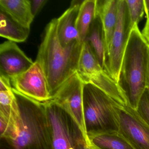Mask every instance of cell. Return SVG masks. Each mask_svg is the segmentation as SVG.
Instances as JSON below:
<instances>
[{
    "mask_svg": "<svg viewBox=\"0 0 149 149\" xmlns=\"http://www.w3.org/2000/svg\"><path fill=\"white\" fill-rule=\"evenodd\" d=\"M19 116L13 128L0 138V149H54L45 103L13 88Z\"/></svg>",
    "mask_w": 149,
    "mask_h": 149,
    "instance_id": "cell-1",
    "label": "cell"
},
{
    "mask_svg": "<svg viewBox=\"0 0 149 149\" xmlns=\"http://www.w3.org/2000/svg\"><path fill=\"white\" fill-rule=\"evenodd\" d=\"M57 19L47 25L36 61L42 68L51 97L77 73L83 42L77 41L66 47L61 46L57 34Z\"/></svg>",
    "mask_w": 149,
    "mask_h": 149,
    "instance_id": "cell-2",
    "label": "cell"
},
{
    "mask_svg": "<svg viewBox=\"0 0 149 149\" xmlns=\"http://www.w3.org/2000/svg\"><path fill=\"white\" fill-rule=\"evenodd\" d=\"M149 53V44L138 25H135L124 54L118 83L127 99L128 105L135 110L146 88Z\"/></svg>",
    "mask_w": 149,
    "mask_h": 149,
    "instance_id": "cell-3",
    "label": "cell"
},
{
    "mask_svg": "<svg viewBox=\"0 0 149 149\" xmlns=\"http://www.w3.org/2000/svg\"><path fill=\"white\" fill-rule=\"evenodd\" d=\"M117 102L92 84L84 82L83 111L87 138L118 132L115 106Z\"/></svg>",
    "mask_w": 149,
    "mask_h": 149,
    "instance_id": "cell-4",
    "label": "cell"
},
{
    "mask_svg": "<svg viewBox=\"0 0 149 149\" xmlns=\"http://www.w3.org/2000/svg\"><path fill=\"white\" fill-rule=\"evenodd\" d=\"M54 149H87L88 138L72 116L51 100L45 103Z\"/></svg>",
    "mask_w": 149,
    "mask_h": 149,
    "instance_id": "cell-5",
    "label": "cell"
},
{
    "mask_svg": "<svg viewBox=\"0 0 149 149\" xmlns=\"http://www.w3.org/2000/svg\"><path fill=\"white\" fill-rule=\"evenodd\" d=\"M125 0H119L118 17L107 55L108 73L118 82L124 54L133 28Z\"/></svg>",
    "mask_w": 149,
    "mask_h": 149,
    "instance_id": "cell-6",
    "label": "cell"
},
{
    "mask_svg": "<svg viewBox=\"0 0 149 149\" xmlns=\"http://www.w3.org/2000/svg\"><path fill=\"white\" fill-rule=\"evenodd\" d=\"M118 133L134 149H149V125L136 110L117 102L115 106Z\"/></svg>",
    "mask_w": 149,
    "mask_h": 149,
    "instance_id": "cell-7",
    "label": "cell"
},
{
    "mask_svg": "<svg viewBox=\"0 0 149 149\" xmlns=\"http://www.w3.org/2000/svg\"><path fill=\"white\" fill-rule=\"evenodd\" d=\"M13 88L41 103L52 100L47 81L40 65L36 61L21 74L11 79Z\"/></svg>",
    "mask_w": 149,
    "mask_h": 149,
    "instance_id": "cell-8",
    "label": "cell"
},
{
    "mask_svg": "<svg viewBox=\"0 0 149 149\" xmlns=\"http://www.w3.org/2000/svg\"><path fill=\"white\" fill-rule=\"evenodd\" d=\"M83 84L81 78L76 73L59 89L52 100L68 112L85 132L83 111Z\"/></svg>",
    "mask_w": 149,
    "mask_h": 149,
    "instance_id": "cell-9",
    "label": "cell"
},
{
    "mask_svg": "<svg viewBox=\"0 0 149 149\" xmlns=\"http://www.w3.org/2000/svg\"><path fill=\"white\" fill-rule=\"evenodd\" d=\"M34 63L16 42L8 40L0 45V74L12 79L27 70Z\"/></svg>",
    "mask_w": 149,
    "mask_h": 149,
    "instance_id": "cell-10",
    "label": "cell"
},
{
    "mask_svg": "<svg viewBox=\"0 0 149 149\" xmlns=\"http://www.w3.org/2000/svg\"><path fill=\"white\" fill-rule=\"evenodd\" d=\"M82 2L72 1L69 8L57 19V37L63 47L77 41H81L77 28V20Z\"/></svg>",
    "mask_w": 149,
    "mask_h": 149,
    "instance_id": "cell-11",
    "label": "cell"
},
{
    "mask_svg": "<svg viewBox=\"0 0 149 149\" xmlns=\"http://www.w3.org/2000/svg\"><path fill=\"white\" fill-rule=\"evenodd\" d=\"M108 73L99 61L87 42H84L78 62L77 73L84 82H90Z\"/></svg>",
    "mask_w": 149,
    "mask_h": 149,
    "instance_id": "cell-12",
    "label": "cell"
},
{
    "mask_svg": "<svg viewBox=\"0 0 149 149\" xmlns=\"http://www.w3.org/2000/svg\"><path fill=\"white\" fill-rule=\"evenodd\" d=\"M119 0H97V13L102 20L104 31L106 53L116 26Z\"/></svg>",
    "mask_w": 149,
    "mask_h": 149,
    "instance_id": "cell-13",
    "label": "cell"
},
{
    "mask_svg": "<svg viewBox=\"0 0 149 149\" xmlns=\"http://www.w3.org/2000/svg\"><path fill=\"white\" fill-rule=\"evenodd\" d=\"M84 42L89 44L101 67L107 71V53L104 31L102 20L97 13Z\"/></svg>",
    "mask_w": 149,
    "mask_h": 149,
    "instance_id": "cell-14",
    "label": "cell"
},
{
    "mask_svg": "<svg viewBox=\"0 0 149 149\" xmlns=\"http://www.w3.org/2000/svg\"><path fill=\"white\" fill-rule=\"evenodd\" d=\"M0 9L15 21L30 29L35 17L32 14L29 0H0Z\"/></svg>",
    "mask_w": 149,
    "mask_h": 149,
    "instance_id": "cell-15",
    "label": "cell"
},
{
    "mask_svg": "<svg viewBox=\"0 0 149 149\" xmlns=\"http://www.w3.org/2000/svg\"><path fill=\"white\" fill-rule=\"evenodd\" d=\"M30 29L13 19L5 11L0 9V36L9 41L16 42L26 41L29 35Z\"/></svg>",
    "mask_w": 149,
    "mask_h": 149,
    "instance_id": "cell-16",
    "label": "cell"
},
{
    "mask_svg": "<svg viewBox=\"0 0 149 149\" xmlns=\"http://www.w3.org/2000/svg\"><path fill=\"white\" fill-rule=\"evenodd\" d=\"M97 0L83 1L77 20V28L80 40L84 42L97 15Z\"/></svg>",
    "mask_w": 149,
    "mask_h": 149,
    "instance_id": "cell-17",
    "label": "cell"
},
{
    "mask_svg": "<svg viewBox=\"0 0 149 149\" xmlns=\"http://www.w3.org/2000/svg\"><path fill=\"white\" fill-rule=\"evenodd\" d=\"M88 139L89 145L96 149H134L118 132L99 134Z\"/></svg>",
    "mask_w": 149,
    "mask_h": 149,
    "instance_id": "cell-18",
    "label": "cell"
},
{
    "mask_svg": "<svg viewBox=\"0 0 149 149\" xmlns=\"http://www.w3.org/2000/svg\"><path fill=\"white\" fill-rule=\"evenodd\" d=\"M131 22L133 27L138 25L143 18L144 12V0H125Z\"/></svg>",
    "mask_w": 149,
    "mask_h": 149,
    "instance_id": "cell-19",
    "label": "cell"
},
{
    "mask_svg": "<svg viewBox=\"0 0 149 149\" xmlns=\"http://www.w3.org/2000/svg\"><path fill=\"white\" fill-rule=\"evenodd\" d=\"M136 111L140 117L149 125V88H146L142 94Z\"/></svg>",
    "mask_w": 149,
    "mask_h": 149,
    "instance_id": "cell-20",
    "label": "cell"
},
{
    "mask_svg": "<svg viewBox=\"0 0 149 149\" xmlns=\"http://www.w3.org/2000/svg\"><path fill=\"white\" fill-rule=\"evenodd\" d=\"M31 1V9L34 17L38 14L40 11L47 2V0H32Z\"/></svg>",
    "mask_w": 149,
    "mask_h": 149,
    "instance_id": "cell-21",
    "label": "cell"
},
{
    "mask_svg": "<svg viewBox=\"0 0 149 149\" xmlns=\"http://www.w3.org/2000/svg\"><path fill=\"white\" fill-rule=\"evenodd\" d=\"M13 89L11 79L9 77L0 74V91Z\"/></svg>",
    "mask_w": 149,
    "mask_h": 149,
    "instance_id": "cell-22",
    "label": "cell"
},
{
    "mask_svg": "<svg viewBox=\"0 0 149 149\" xmlns=\"http://www.w3.org/2000/svg\"><path fill=\"white\" fill-rule=\"evenodd\" d=\"M142 35L149 45V21L146 20L144 27L142 32Z\"/></svg>",
    "mask_w": 149,
    "mask_h": 149,
    "instance_id": "cell-23",
    "label": "cell"
},
{
    "mask_svg": "<svg viewBox=\"0 0 149 149\" xmlns=\"http://www.w3.org/2000/svg\"><path fill=\"white\" fill-rule=\"evenodd\" d=\"M144 1L145 8V13L146 14L147 20L149 21V0H144Z\"/></svg>",
    "mask_w": 149,
    "mask_h": 149,
    "instance_id": "cell-24",
    "label": "cell"
},
{
    "mask_svg": "<svg viewBox=\"0 0 149 149\" xmlns=\"http://www.w3.org/2000/svg\"><path fill=\"white\" fill-rule=\"evenodd\" d=\"M146 88H149V53L147 66V77H146Z\"/></svg>",
    "mask_w": 149,
    "mask_h": 149,
    "instance_id": "cell-25",
    "label": "cell"
},
{
    "mask_svg": "<svg viewBox=\"0 0 149 149\" xmlns=\"http://www.w3.org/2000/svg\"><path fill=\"white\" fill-rule=\"evenodd\" d=\"M87 149H96L95 148H94L93 146L91 145H89L88 146V148Z\"/></svg>",
    "mask_w": 149,
    "mask_h": 149,
    "instance_id": "cell-26",
    "label": "cell"
}]
</instances>
